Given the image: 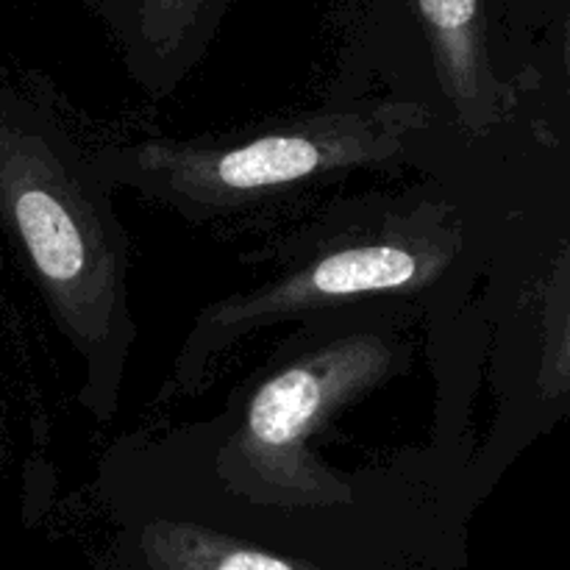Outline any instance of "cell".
<instances>
[{"label": "cell", "mask_w": 570, "mask_h": 570, "mask_svg": "<svg viewBox=\"0 0 570 570\" xmlns=\"http://www.w3.org/2000/svg\"><path fill=\"white\" fill-rule=\"evenodd\" d=\"M429 315L371 301L298 323L217 415L106 451L98 476L317 570H468L462 473L443 438L387 465L315 454L351 406L406 376Z\"/></svg>", "instance_id": "6da1fadb"}, {"label": "cell", "mask_w": 570, "mask_h": 570, "mask_svg": "<svg viewBox=\"0 0 570 570\" xmlns=\"http://www.w3.org/2000/svg\"><path fill=\"white\" fill-rule=\"evenodd\" d=\"M245 259L267 265V276L195 315L159 404L198 395L234 345L278 323L399 301L426 312L434 337L462 315L473 287L460 204L426 176L399 193L332 200L298 232Z\"/></svg>", "instance_id": "7a4b0ae2"}, {"label": "cell", "mask_w": 570, "mask_h": 570, "mask_svg": "<svg viewBox=\"0 0 570 570\" xmlns=\"http://www.w3.org/2000/svg\"><path fill=\"white\" fill-rule=\"evenodd\" d=\"M111 195L92 150L53 109L0 100V223L81 362L78 404L100 426L115 421L137 343L128 234Z\"/></svg>", "instance_id": "3957f363"}, {"label": "cell", "mask_w": 570, "mask_h": 570, "mask_svg": "<svg viewBox=\"0 0 570 570\" xmlns=\"http://www.w3.org/2000/svg\"><path fill=\"white\" fill-rule=\"evenodd\" d=\"M432 128L426 106L365 95L217 137L104 142L92 159L111 187L134 189L193 226H245L365 173H423Z\"/></svg>", "instance_id": "277c9868"}, {"label": "cell", "mask_w": 570, "mask_h": 570, "mask_svg": "<svg viewBox=\"0 0 570 570\" xmlns=\"http://www.w3.org/2000/svg\"><path fill=\"white\" fill-rule=\"evenodd\" d=\"M406 48L387 78L390 98L432 111V137L471 145L518 111L504 0H395V37Z\"/></svg>", "instance_id": "5b68a950"}, {"label": "cell", "mask_w": 570, "mask_h": 570, "mask_svg": "<svg viewBox=\"0 0 570 570\" xmlns=\"http://www.w3.org/2000/svg\"><path fill=\"white\" fill-rule=\"evenodd\" d=\"M95 488L109 521L98 570H317L106 476Z\"/></svg>", "instance_id": "8992f818"}, {"label": "cell", "mask_w": 570, "mask_h": 570, "mask_svg": "<svg viewBox=\"0 0 570 570\" xmlns=\"http://www.w3.org/2000/svg\"><path fill=\"white\" fill-rule=\"evenodd\" d=\"M145 92L170 95L198 67L232 0H89Z\"/></svg>", "instance_id": "52a82bcc"}, {"label": "cell", "mask_w": 570, "mask_h": 570, "mask_svg": "<svg viewBox=\"0 0 570 570\" xmlns=\"http://www.w3.org/2000/svg\"><path fill=\"white\" fill-rule=\"evenodd\" d=\"M504 28L515 87L554 72L570 95V0H504Z\"/></svg>", "instance_id": "ba28073f"}, {"label": "cell", "mask_w": 570, "mask_h": 570, "mask_svg": "<svg viewBox=\"0 0 570 570\" xmlns=\"http://www.w3.org/2000/svg\"><path fill=\"white\" fill-rule=\"evenodd\" d=\"M570 399V273L549 282L529 345L527 393L518 401L549 410Z\"/></svg>", "instance_id": "9c48e42d"}]
</instances>
